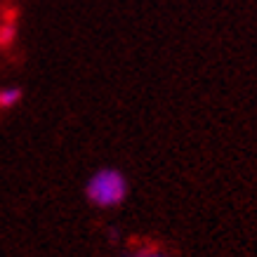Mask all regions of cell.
I'll list each match as a JSON object with an SVG mask.
<instances>
[{"instance_id":"obj_1","label":"cell","mask_w":257,"mask_h":257,"mask_svg":"<svg viewBox=\"0 0 257 257\" xmlns=\"http://www.w3.org/2000/svg\"><path fill=\"white\" fill-rule=\"evenodd\" d=\"M85 194L94 205H99V208H113V205L125 201V196H127V182H125L120 170L104 168V170H97L92 177L87 179Z\"/></svg>"},{"instance_id":"obj_2","label":"cell","mask_w":257,"mask_h":257,"mask_svg":"<svg viewBox=\"0 0 257 257\" xmlns=\"http://www.w3.org/2000/svg\"><path fill=\"white\" fill-rule=\"evenodd\" d=\"M19 99H22V90H17V87H3L0 90V106L3 109H12Z\"/></svg>"},{"instance_id":"obj_3","label":"cell","mask_w":257,"mask_h":257,"mask_svg":"<svg viewBox=\"0 0 257 257\" xmlns=\"http://www.w3.org/2000/svg\"><path fill=\"white\" fill-rule=\"evenodd\" d=\"M15 36H17L15 24H5V26L0 29V45H10V43L15 40Z\"/></svg>"},{"instance_id":"obj_4","label":"cell","mask_w":257,"mask_h":257,"mask_svg":"<svg viewBox=\"0 0 257 257\" xmlns=\"http://www.w3.org/2000/svg\"><path fill=\"white\" fill-rule=\"evenodd\" d=\"M147 257H163V255H156V252H154V255H147Z\"/></svg>"}]
</instances>
